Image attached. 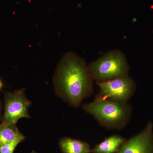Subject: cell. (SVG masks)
<instances>
[{"label":"cell","mask_w":153,"mask_h":153,"mask_svg":"<svg viewBox=\"0 0 153 153\" xmlns=\"http://www.w3.org/2000/svg\"><path fill=\"white\" fill-rule=\"evenodd\" d=\"M93 80L85 60L68 52L57 66L54 82L59 94L70 105L77 107L93 93Z\"/></svg>","instance_id":"cell-1"},{"label":"cell","mask_w":153,"mask_h":153,"mask_svg":"<svg viewBox=\"0 0 153 153\" xmlns=\"http://www.w3.org/2000/svg\"><path fill=\"white\" fill-rule=\"evenodd\" d=\"M82 109L102 126L112 130L122 129L125 127L130 119L132 111V107L127 102L97 99L84 104Z\"/></svg>","instance_id":"cell-2"},{"label":"cell","mask_w":153,"mask_h":153,"mask_svg":"<svg viewBox=\"0 0 153 153\" xmlns=\"http://www.w3.org/2000/svg\"><path fill=\"white\" fill-rule=\"evenodd\" d=\"M88 69L94 80L108 81L128 75L130 67L126 58L119 50H111L91 62Z\"/></svg>","instance_id":"cell-3"},{"label":"cell","mask_w":153,"mask_h":153,"mask_svg":"<svg viewBox=\"0 0 153 153\" xmlns=\"http://www.w3.org/2000/svg\"><path fill=\"white\" fill-rule=\"evenodd\" d=\"M100 91L96 99H110L122 102H127L133 96L136 84L128 75L118 78L97 82Z\"/></svg>","instance_id":"cell-4"},{"label":"cell","mask_w":153,"mask_h":153,"mask_svg":"<svg viewBox=\"0 0 153 153\" xmlns=\"http://www.w3.org/2000/svg\"><path fill=\"white\" fill-rule=\"evenodd\" d=\"M31 102L25 97L24 89L7 93L5 99V111L0 126L16 124L22 118H30L28 108Z\"/></svg>","instance_id":"cell-5"},{"label":"cell","mask_w":153,"mask_h":153,"mask_svg":"<svg viewBox=\"0 0 153 153\" xmlns=\"http://www.w3.org/2000/svg\"><path fill=\"white\" fill-rule=\"evenodd\" d=\"M117 153H153V124L152 121L142 131L126 140Z\"/></svg>","instance_id":"cell-6"},{"label":"cell","mask_w":153,"mask_h":153,"mask_svg":"<svg viewBox=\"0 0 153 153\" xmlns=\"http://www.w3.org/2000/svg\"><path fill=\"white\" fill-rule=\"evenodd\" d=\"M126 140L123 137L118 135H114L106 138L91 149L92 153H117Z\"/></svg>","instance_id":"cell-7"},{"label":"cell","mask_w":153,"mask_h":153,"mask_svg":"<svg viewBox=\"0 0 153 153\" xmlns=\"http://www.w3.org/2000/svg\"><path fill=\"white\" fill-rule=\"evenodd\" d=\"M59 146L63 153H90L89 144L69 137L61 139Z\"/></svg>","instance_id":"cell-8"},{"label":"cell","mask_w":153,"mask_h":153,"mask_svg":"<svg viewBox=\"0 0 153 153\" xmlns=\"http://www.w3.org/2000/svg\"><path fill=\"white\" fill-rule=\"evenodd\" d=\"M21 134L16 124L0 126V146L11 142Z\"/></svg>","instance_id":"cell-9"},{"label":"cell","mask_w":153,"mask_h":153,"mask_svg":"<svg viewBox=\"0 0 153 153\" xmlns=\"http://www.w3.org/2000/svg\"><path fill=\"white\" fill-rule=\"evenodd\" d=\"M25 139V137L21 134L11 142L0 146V153H13L17 146L23 141Z\"/></svg>","instance_id":"cell-10"},{"label":"cell","mask_w":153,"mask_h":153,"mask_svg":"<svg viewBox=\"0 0 153 153\" xmlns=\"http://www.w3.org/2000/svg\"><path fill=\"white\" fill-rule=\"evenodd\" d=\"M3 86V84L2 83L1 81V80H0V90H1V88Z\"/></svg>","instance_id":"cell-11"},{"label":"cell","mask_w":153,"mask_h":153,"mask_svg":"<svg viewBox=\"0 0 153 153\" xmlns=\"http://www.w3.org/2000/svg\"><path fill=\"white\" fill-rule=\"evenodd\" d=\"M31 153H37L36 152H35V151H32V152H31Z\"/></svg>","instance_id":"cell-12"},{"label":"cell","mask_w":153,"mask_h":153,"mask_svg":"<svg viewBox=\"0 0 153 153\" xmlns=\"http://www.w3.org/2000/svg\"><path fill=\"white\" fill-rule=\"evenodd\" d=\"M0 115H1V107H0Z\"/></svg>","instance_id":"cell-13"}]
</instances>
